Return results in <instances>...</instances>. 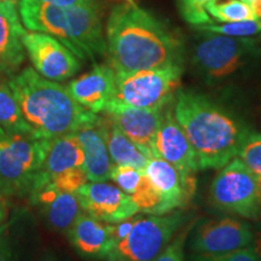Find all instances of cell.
Wrapping results in <instances>:
<instances>
[{
  "label": "cell",
  "mask_w": 261,
  "mask_h": 261,
  "mask_svg": "<svg viewBox=\"0 0 261 261\" xmlns=\"http://www.w3.org/2000/svg\"><path fill=\"white\" fill-rule=\"evenodd\" d=\"M107 54L115 73H129L182 64L184 47L174 32L148 10L119 5L106 29Z\"/></svg>",
  "instance_id": "6da1fadb"
},
{
  "label": "cell",
  "mask_w": 261,
  "mask_h": 261,
  "mask_svg": "<svg viewBox=\"0 0 261 261\" xmlns=\"http://www.w3.org/2000/svg\"><path fill=\"white\" fill-rule=\"evenodd\" d=\"M173 114L191 143L200 169H220L233 158L247 133L237 117L211 98L179 90Z\"/></svg>",
  "instance_id": "7a4b0ae2"
},
{
  "label": "cell",
  "mask_w": 261,
  "mask_h": 261,
  "mask_svg": "<svg viewBox=\"0 0 261 261\" xmlns=\"http://www.w3.org/2000/svg\"><path fill=\"white\" fill-rule=\"evenodd\" d=\"M8 86L37 138L51 140L69 135L99 117L81 107L67 86L41 76L34 68H25L16 74Z\"/></svg>",
  "instance_id": "3957f363"
},
{
  "label": "cell",
  "mask_w": 261,
  "mask_h": 261,
  "mask_svg": "<svg viewBox=\"0 0 261 261\" xmlns=\"http://www.w3.org/2000/svg\"><path fill=\"white\" fill-rule=\"evenodd\" d=\"M17 6L25 29L57 38L81 61H94L107 54L102 21L94 2L64 8L41 0H19Z\"/></svg>",
  "instance_id": "277c9868"
},
{
  "label": "cell",
  "mask_w": 261,
  "mask_h": 261,
  "mask_svg": "<svg viewBox=\"0 0 261 261\" xmlns=\"http://www.w3.org/2000/svg\"><path fill=\"white\" fill-rule=\"evenodd\" d=\"M48 145L47 139L0 127V191L5 197L31 195Z\"/></svg>",
  "instance_id": "5b68a950"
},
{
  "label": "cell",
  "mask_w": 261,
  "mask_h": 261,
  "mask_svg": "<svg viewBox=\"0 0 261 261\" xmlns=\"http://www.w3.org/2000/svg\"><path fill=\"white\" fill-rule=\"evenodd\" d=\"M202 33L192 48V63L210 83L225 80L261 55L257 39Z\"/></svg>",
  "instance_id": "8992f818"
},
{
  "label": "cell",
  "mask_w": 261,
  "mask_h": 261,
  "mask_svg": "<svg viewBox=\"0 0 261 261\" xmlns=\"http://www.w3.org/2000/svg\"><path fill=\"white\" fill-rule=\"evenodd\" d=\"M182 211L137 215L129 232L114 244L107 261H152L188 223Z\"/></svg>",
  "instance_id": "52a82bcc"
},
{
  "label": "cell",
  "mask_w": 261,
  "mask_h": 261,
  "mask_svg": "<svg viewBox=\"0 0 261 261\" xmlns=\"http://www.w3.org/2000/svg\"><path fill=\"white\" fill-rule=\"evenodd\" d=\"M182 64L115 73V99L144 109H165L180 87Z\"/></svg>",
  "instance_id": "ba28073f"
},
{
  "label": "cell",
  "mask_w": 261,
  "mask_h": 261,
  "mask_svg": "<svg viewBox=\"0 0 261 261\" xmlns=\"http://www.w3.org/2000/svg\"><path fill=\"white\" fill-rule=\"evenodd\" d=\"M218 171L211 184L212 204L246 219H259L261 207L257 201L255 175L238 158H233Z\"/></svg>",
  "instance_id": "9c48e42d"
},
{
  "label": "cell",
  "mask_w": 261,
  "mask_h": 261,
  "mask_svg": "<svg viewBox=\"0 0 261 261\" xmlns=\"http://www.w3.org/2000/svg\"><path fill=\"white\" fill-rule=\"evenodd\" d=\"M22 45L34 70L48 80L65 81L75 76L81 69L80 58L63 42L47 33L25 32Z\"/></svg>",
  "instance_id": "30bf717a"
},
{
  "label": "cell",
  "mask_w": 261,
  "mask_h": 261,
  "mask_svg": "<svg viewBox=\"0 0 261 261\" xmlns=\"http://www.w3.org/2000/svg\"><path fill=\"white\" fill-rule=\"evenodd\" d=\"M196 225L189 236V248L194 254H226L253 243L252 226L237 218H218L205 220L198 226Z\"/></svg>",
  "instance_id": "8fae6325"
},
{
  "label": "cell",
  "mask_w": 261,
  "mask_h": 261,
  "mask_svg": "<svg viewBox=\"0 0 261 261\" xmlns=\"http://www.w3.org/2000/svg\"><path fill=\"white\" fill-rule=\"evenodd\" d=\"M165 109H144L114 99L103 115L122 130L146 158H158L155 142Z\"/></svg>",
  "instance_id": "7c38bea8"
},
{
  "label": "cell",
  "mask_w": 261,
  "mask_h": 261,
  "mask_svg": "<svg viewBox=\"0 0 261 261\" xmlns=\"http://www.w3.org/2000/svg\"><path fill=\"white\" fill-rule=\"evenodd\" d=\"M85 213L107 224H116L140 214L129 195L107 181H87L76 191Z\"/></svg>",
  "instance_id": "4fadbf2b"
},
{
  "label": "cell",
  "mask_w": 261,
  "mask_h": 261,
  "mask_svg": "<svg viewBox=\"0 0 261 261\" xmlns=\"http://www.w3.org/2000/svg\"><path fill=\"white\" fill-rule=\"evenodd\" d=\"M155 148L158 158L171 163L182 177L196 178L195 174L200 171L197 156L185 132L175 120L171 104L165 108Z\"/></svg>",
  "instance_id": "5bb4252c"
},
{
  "label": "cell",
  "mask_w": 261,
  "mask_h": 261,
  "mask_svg": "<svg viewBox=\"0 0 261 261\" xmlns=\"http://www.w3.org/2000/svg\"><path fill=\"white\" fill-rule=\"evenodd\" d=\"M145 174L161 198V214H167L190 203L196 191V178H185L165 160L150 159Z\"/></svg>",
  "instance_id": "9a60e30c"
},
{
  "label": "cell",
  "mask_w": 261,
  "mask_h": 261,
  "mask_svg": "<svg viewBox=\"0 0 261 261\" xmlns=\"http://www.w3.org/2000/svg\"><path fill=\"white\" fill-rule=\"evenodd\" d=\"M67 89L85 109L103 114L115 99V71L110 65L96 64L90 71L70 81Z\"/></svg>",
  "instance_id": "2e32d148"
},
{
  "label": "cell",
  "mask_w": 261,
  "mask_h": 261,
  "mask_svg": "<svg viewBox=\"0 0 261 261\" xmlns=\"http://www.w3.org/2000/svg\"><path fill=\"white\" fill-rule=\"evenodd\" d=\"M67 234L74 249L91 260H106L115 244L112 224L103 223L84 211Z\"/></svg>",
  "instance_id": "e0dca14e"
},
{
  "label": "cell",
  "mask_w": 261,
  "mask_h": 261,
  "mask_svg": "<svg viewBox=\"0 0 261 261\" xmlns=\"http://www.w3.org/2000/svg\"><path fill=\"white\" fill-rule=\"evenodd\" d=\"M107 117L99 116L97 121L81 127L74 132L84 150V169L89 181L110 180L113 162L107 145Z\"/></svg>",
  "instance_id": "ac0fdd59"
},
{
  "label": "cell",
  "mask_w": 261,
  "mask_h": 261,
  "mask_svg": "<svg viewBox=\"0 0 261 261\" xmlns=\"http://www.w3.org/2000/svg\"><path fill=\"white\" fill-rule=\"evenodd\" d=\"M28 197L31 203L41 211L48 225L60 232L67 233L83 213L76 194L58 190L51 184L38 189Z\"/></svg>",
  "instance_id": "d6986e66"
},
{
  "label": "cell",
  "mask_w": 261,
  "mask_h": 261,
  "mask_svg": "<svg viewBox=\"0 0 261 261\" xmlns=\"http://www.w3.org/2000/svg\"><path fill=\"white\" fill-rule=\"evenodd\" d=\"M84 150L75 133L50 140V145L40 172L35 178L32 192L47 185L52 179L69 169L84 167ZM31 192V194H32Z\"/></svg>",
  "instance_id": "ffe728a7"
},
{
  "label": "cell",
  "mask_w": 261,
  "mask_h": 261,
  "mask_svg": "<svg viewBox=\"0 0 261 261\" xmlns=\"http://www.w3.org/2000/svg\"><path fill=\"white\" fill-rule=\"evenodd\" d=\"M25 32L15 0H0V63L9 71L24 61L22 38Z\"/></svg>",
  "instance_id": "44dd1931"
},
{
  "label": "cell",
  "mask_w": 261,
  "mask_h": 261,
  "mask_svg": "<svg viewBox=\"0 0 261 261\" xmlns=\"http://www.w3.org/2000/svg\"><path fill=\"white\" fill-rule=\"evenodd\" d=\"M110 180L132 197L140 214L161 215V198L144 169L113 166Z\"/></svg>",
  "instance_id": "7402d4cb"
},
{
  "label": "cell",
  "mask_w": 261,
  "mask_h": 261,
  "mask_svg": "<svg viewBox=\"0 0 261 261\" xmlns=\"http://www.w3.org/2000/svg\"><path fill=\"white\" fill-rule=\"evenodd\" d=\"M106 138L113 166H128L144 169L148 165L149 159L108 117Z\"/></svg>",
  "instance_id": "603a6c76"
},
{
  "label": "cell",
  "mask_w": 261,
  "mask_h": 261,
  "mask_svg": "<svg viewBox=\"0 0 261 261\" xmlns=\"http://www.w3.org/2000/svg\"><path fill=\"white\" fill-rule=\"evenodd\" d=\"M0 127L11 132L33 135L14 93L4 84H0Z\"/></svg>",
  "instance_id": "cb8c5ba5"
},
{
  "label": "cell",
  "mask_w": 261,
  "mask_h": 261,
  "mask_svg": "<svg viewBox=\"0 0 261 261\" xmlns=\"http://www.w3.org/2000/svg\"><path fill=\"white\" fill-rule=\"evenodd\" d=\"M208 15L219 22H241L255 19L250 6L242 0H212L205 4Z\"/></svg>",
  "instance_id": "d4e9b609"
},
{
  "label": "cell",
  "mask_w": 261,
  "mask_h": 261,
  "mask_svg": "<svg viewBox=\"0 0 261 261\" xmlns=\"http://www.w3.org/2000/svg\"><path fill=\"white\" fill-rule=\"evenodd\" d=\"M254 175H261V133L248 129L238 146L237 155Z\"/></svg>",
  "instance_id": "484cf974"
},
{
  "label": "cell",
  "mask_w": 261,
  "mask_h": 261,
  "mask_svg": "<svg viewBox=\"0 0 261 261\" xmlns=\"http://www.w3.org/2000/svg\"><path fill=\"white\" fill-rule=\"evenodd\" d=\"M195 27L200 32H211L215 34L227 35V37L250 38L254 35H259L261 33V18H255L252 21L227 22L223 24H201L195 25Z\"/></svg>",
  "instance_id": "4316f807"
},
{
  "label": "cell",
  "mask_w": 261,
  "mask_h": 261,
  "mask_svg": "<svg viewBox=\"0 0 261 261\" xmlns=\"http://www.w3.org/2000/svg\"><path fill=\"white\" fill-rule=\"evenodd\" d=\"M196 224L197 219L185 224L152 261H185V246Z\"/></svg>",
  "instance_id": "83f0119b"
},
{
  "label": "cell",
  "mask_w": 261,
  "mask_h": 261,
  "mask_svg": "<svg viewBox=\"0 0 261 261\" xmlns=\"http://www.w3.org/2000/svg\"><path fill=\"white\" fill-rule=\"evenodd\" d=\"M212 0H178L179 11L185 21L192 25L210 24L212 17L205 10V4Z\"/></svg>",
  "instance_id": "f1b7e54d"
},
{
  "label": "cell",
  "mask_w": 261,
  "mask_h": 261,
  "mask_svg": "<svg viewBox=\"0 0 261 261\" xmlns=\"http://www.w3.org/2000/svg\"><path fill=\"white\" fill-rule=\"evenodd\" d=\"M87 181H89V179H87L84 167H77L61 173L56 178L52 179L48 184L54 185L58 190L76 194V191L81 187H84Z\"/></svg>",
  "instance_id": "f546056e"
},
{
  "label": "cell",
  "mask_w": 261,
  "mask_h": 261,
  "mask_svg": "<svg viewBox=\"0 0 261 261\" xmlns=\"http://www.w3.org/2000/svg\"><path fill=\"white\" fill-rule=\"evenodd\" d=\"M190 261H261V257L257 255L254 248L249 246L234 250V252L218 254V255L192 253L190 255Z\"/></svg>",
  "instance_id": "4dcf8cb0"
},
{
  "label": "cell",
  "mask_w": 261,
  "mask_h": 261,
  "mask_svg": "<svg viewBox=\"0 0 261 261\" xmlns=\"http://www.w3.org/2000/svg\"><path fill=\"white\" fill-rule=\"evenodd\" d=\"M0 261H16L10 224L8 223L0 225Z\"/></svg>",
  "instance_id": "1f68e13d"
},
{
  "label": "cell",
  "mask_w": 261,
  "mask_h": 261,
  "mask_svg": "<svg viewBox=\"0 0 261 261\" xmlns=\"http://www.w3.org/2000/svg\"><path fill=\"white\" fill-rule=\"evenodd\" d=\"M41 2L56 6H64V8H68V6L89 4V3L93 2V0H41Z\"/></svg>",
  "instance_id": "d6a6232c"
},
{
  "label": "cell",
  "mask_w": 261,
  "mask_h": 261,
  "mask_svg": "<svg viewBox=\"0 0 261 261\" xmlns=\"http://www.w3.org/2000/svg\"><path fill=\"white\" fill-rule=\"evenodd\" d=\"M250 6L256 18H261V0H242Z\"/></svg>",
  "instance_id": "836d02e7"
},
{
  "label": "cell",
  "mask_w": 261,
  "mask_h": 261,
  "mask_svg": "<svg viewBox=\"0 0 261 261\" xmlns=\"http://www.w3.org/2000/svg\"><path fill=\"white\" fill-rule=\"evenodd\" d=\"M252 247L257 253V255L261 257V224L259 225V231H257V232H254V240H253Z\"/></svg>",
  "instance_id": "e575fe53"
},
{
  "label": "cell",
  "mask_w": 261,
  "mask_h": 261,
  "mask_svg": "<svg viewBox=\"0 0 261 261\" xmlns=\"http://www.w3.org/2000/svg\"><path fill=\"white\" fill-rule=\"evenodd\" d=\"M9 215V203L8 200H3L0 201V225L3 223H5L6 219H8Z\"/></svg>",
  "instance_id": "d590c367"
},
{
  "label": "cell",
  "mask_w": 261,
  "mask_h": 261,
  "mask_svg": "<svg viewBox=\"0 0 261 261\" xmlns=\"http://www.w3.org/2000/svg\"><path fill=\"white\" fill-rule=\"evenodd\" d=\"M256 179V194H257V201L261 207V175H255Z\"/></svg>",
  "instance_id": "8d00e7d4"
},
{
  "label": "cell",
  "mask_w": 261,
  "mask_h": 261,
  "mask_svg": "<svg viewBox=\"0 0 261 261\" xmlns=\"http://www.w3.org/2000/svg\"><path fill=\"white\" fill-rule=\"evenodd\" d=\"M5 71H9L8 69H6V68L4 67V65H3L2 63H0V77H2V75L5 73Z\"/></svg>",
  "instance_id": "74e56055"
},
{
  "label": "cell",
  "mask_w": 261,
  "mask_h": 261,
  "mask_svg": "<svg viewBox=\"0 0 261 261\" xmlns=\"http://www.w3.org/2000/svg\"><path fill=\"white\" fill-rule=\"evenodd\" d=\"M5 196L4 195H3V192L2 191H0V201H3V200H5Z\"/></svg>",
  "instance_id": "f35d334b"
},
{
  "label": "cell",
  "mask_w": 261,
  "mask_h": 261,
  "mask_svg": "<svg viewBox=\"0 0 261 261\" xmlns=\"http://www.w3.org/2000/svg\"><path fill=\"white\" fill-rule=\"evenodd\" d=\"M127 3H129V4H135V2H133V0H126Z\"/></svg>",
  "instance_id": "ab89813d"
},
{
  "label": "cell",
  "mask_w": 261,
  "mask_h": 261,
  "mask_svg": "<svg viewBox=\"0 0 261 261\" xmlns=\"http://www.w3.org/2000/svg\"><path fill=\"white\" fill-rule=\"evenodd\" d=\"M257 41H259L260 44H261V33L259 34V38H257Z\"/></svg>",
  "instance_id": "60d3db41"
},
{
  "label": "cell",
  "mask_w": 261,
  "mask_h": 261,
  "mask_svg": "<svg viewBox=\"0 0 261 261\" xmlns=\"http://www.w3.org/2000/svg\"><path fill=\"white\" fill-rule=\"evenodd\" d=\"M46 261H52V260H50V259H48V260H46Z\"/></svg>",
  "instance_id": "b9f144b4"
}]
</instances>
